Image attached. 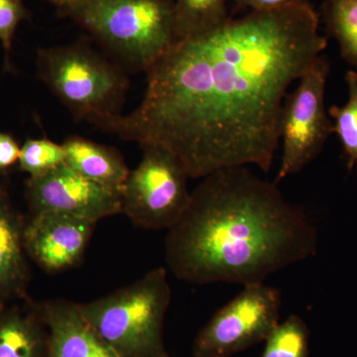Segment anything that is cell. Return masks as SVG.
Returning a JSON list of instances; mask_svg holds the SVG:
<instances>
[{
  "mask_svg": "<svg viewBox=\"0 0 357 357\" xmlns=\"http://www.w3.org/2000/svg\"><path fill=\"white\" fill-rule=\"evenodd\" d=\"M48 1L57 6L58 10H61V9L67 8V7L72 6L75 0H48Z\"/></svg>",
  "mask_w": 357,
  "mask_h": 357,
  "instance_id": "cell-23",
  "label": "cell"
},
{
  "mask_svg": "<svg viewBox=\"0 0 357 357\" xmlns=\"http://www.w3.org/2000/svg\"><path fill=\"white\" fill-rule=\"evenodd\" d=\"M25 199L31 215L57 211L96 223L121 215V190L89 180L66 164L38 177L28 178Z\"/></svg>",
  "mask_w": 357,
  "mask_h": 357,
  "instance_id": "cell-9",
  "label": "cell"
},
{
  "mask_svg": "<svg viewBox=\"0 0 357 357\" xmlns=\"http://www.w3.org/2000/svg\"><path fill=\"white\" fill-rule=\"evenodd\" d=\"M227 0H174L173 44L211 31L230 20Z\"/></svg>",
  "mask_w": 357,
  "mask_h": 357,
  "instance_id": "cell-15",
  "label": "cell"
},
{
  "mask_svg": "<svg viewBox=\"0 0 357 357\" xmlns=\"http://www.w3.org/2000/svg\"><path fill=\"white\" fill-rule=\"evenodd\" d=\"M34 306L48 332L47 357H121L89 324L79 303L34 301Z\"/></svg>",
  "mask_w": 357,
  "mask_h": 357,
  "instance_id": "cell-11",
  "label": "cell"
},
{
  "mask_svg": "<svg viewBox=\"0 0 357 357\" xmlns=\"http://www.w3.org/2000/svg\"><path fill=\"white\" fill-rule=\"evenodd\" d=\"M86 1H93V0H75L74 3H73V4H76V3H79V2H86ZM73 4H72V6H73Z\"/></svg>",
  "mask_w": 357,
  "mask_h": 357,
  "instance_id": "cell-24",
  "label": "cell"
},
{
  "mask_svg": "<svg viewBox=\"0 0 357 357\" xmlns=\"http://www.w3.org/2000/svg\"><path fill=\"white\" fill-rule=\"evenodd\" d=\"M311 218L276 183L245 166L215 171L191 192L168 230L165 259L178 280L208 285L264 283L270 275L316 255Z\"/></svg>",
  "mask_w": 357,
  "mask_h": 357,
  "instance_id": "cell-2",
  "label": "cell"
},
{
  "mask_svg": "<svg viewBox=\"0 0 357 357\" xmlns=\"http://www.w3.org/2000/svg\"><path fill=\"white\" fill-rule=\"evenodd\" d=\"M165 357H170V356H165Z\"/></svg>",
  "mask_w": 357,
  "mask_h": 357,
  "instance_id": "cell-25",
  "label": "cell"
},
{
  "mask_svg": "<svg viewBox=\"0 0 357 357\" xmlns=\"http://www.w3.org/2000/svg\"><path fill=\"white\" fill-rule=\"evenodd\" d=\"M309 330L303 319L296 314L279 324L267 338L261 357H307Z\"/></svg>",
  "mask_w": 357,
  "mask_h": 357,
  "instance_id": "cell-18",
  "label": "cell"
},
{
  "mask_svg": "<svg viewBox=\"0 0 357 357\" xmlns=\"http://www.w3.org/2000/svg\"><path fill=\"white\" fill-rule=\"evenodd\" d=\"M40 81L77 121L121 114L129 86L126 70L98 53L86 39L37 52Z\"/></svg>",
  "mask_w": 357,
  "mask_h": 357,
  "instance_id": "cell-5",
  "label": "cell"
},
{
  "mask_svg": "<svg viewBox=\"0 0 357 357\" xmlns=\"http://www.w3.org/2000/svg\"><path fill=\"white\" fill-rule=\"evenodd\" d=\"M25 222L0 183V307L29 299L31 271L24 245Z\"/></svg>",
  "mask_w": 357,
  "mask_h": 357,
  "instance_id": "cell-12",
  "label": "cell"
},
{
  "mask_svg": "<svg viewBox=\"0 0 357 357\" xmlns=\"http://www.w3.org/2000/svg\"><path fill=\"white\" fill-rule=\"evenodd\" d=\"M29 11L22 0H0V43L4 50V68L10 70V54L18 26L28 18Z\"/></svg>",
  "mask_w": 357,
  "mask_h": 357,
  "instance_id": "cell-20",
  "label": "cell"
},
{
  "mask_svg": "<svg viewBox=\"0 0 357 357\" xmlns=\"http://www.w3.org/2000/svg\"><path fill=\"white\" fill-rule=\"evenodd\" d=\"M21 147L11 134L0 131V175L18 165Z\"/></svg>",
  "mask_w": 357,
  "mask_h": 357,
  "instance_id": "cell-21",
  "label": "cell"
},
{
  "mask_svg": "<svg viewBox=\"0 0 357 357\" xmlns=\"http://www.w3.org/2000/svg\"><path fill=\"white\" fill-rule=\"evenodd\" d=\"M48 332L34 301L0 307V357H47Z\"/></svg>",
  "mask_w": 357,
  "mask_h": 357,
  "instance_id": "cell-13",
  "label": "cell"
},
{
  "mask_svg": "<svg viewBox=\"0 0 357 357\" xmlns=\"http://www.w3.org/2000/svg\"><path fill=\"white\" fill-rule=\"evenodd\" d=\"M140 147L139 165L129 172L121 187V213L139 229L169 230L189 203L190 177L168 150L157 145Z\"/></svg>",
  "mask_w": 357,
  "mask_h": 357,
  "instance_id": "cell-6",
  "label": "cell"
},
{
  "mask_svg": "<svg viewBox=\"0 0 357 357\" xmlns=\"http://www.w3.org/2000/svg\"><path fill=\"white\" fill-rule=\"evenodd\" d=\"M349 88V100L344 107L333 105L328 109L333 119V133L340 138L344 149L347 169L357 165V73L349 70L345 75Z\"/></svg>",
  "mask_w": 357,
  "mask_h": 357,
  "instance_id": "cell-17",
  "label": "cell"
},
{
  "mask_svg": "<svg viewBox=\"0 0 357 357\" xmlns=\"http://www.w3.org/2000/svg\"><path fill=\"white\" fill-rule=\"evenodd\" d=\"M319 24L310 3L230 18L171 45L147 70L135 109L91 124L168 150L190 178L248 165L268 172L287 89L328 46Z\"/></svg>",
  "mask_w": 357,
  "mask_h": 357,
  "instance_id": "cell-1",
  "label": "cell"
},
{
  "mask_svg": "<svg viewBox=\"0 0 357 357\" xmlns=\"http://www.w3.org/2000/svg\"><path fill=\"white\" fill-rule=\"evenodd\" d=\"M328 74L330 64L319 56L284 100L280 121L283 153L276 184L314 161L333 134V121L325 105Z\"/></svg>",
  "mask_w": 357,
  "mask_h": 357,
  "instance_id": "cell-7",
  "label": "cell"
},
{
  "mask_svg": "<svg viewBox=\"0 0 357 357\" xmlns=\"http://www.w3.org/2000/svg\"><path fill=\"white\" fill-rule=\"evenodd\" d=\"M165 268H155L115 292L79 304L100 337L121 357H165L164 321L171 302Z\"/></svg>",
  "mask_w": 357,
  "mask_h": 357,
  "instance_id": "cell-4",
  "label": "cell"
},
{
  "mask_svg": "<svg viewBox=\"0 0 357 357\" xmlns=\"http://www.w3.org/2000/svg\"><path fill=\"white\" fill-rule=\"evenodd\" d=\"M63 147L65 164L75 172L98 184L121 190L130 170L116 148L81 136H70Z\"/></svg>",
  "mask_w": 357,
  "mask_h": 357,
  "instance_id": "cell-14",
  "label": "cell"
},
{
  "mask_svg": "<svg viewBox=\"0 0 357 357\" xmlns=\"http://www.w3.org/2000/svg\"><path fill=\"white\" fill-rule=\"evenodd\" d=\"M321 16L342 57L357 69V0H324Z\"/></svg>",
  "mask_w": 357,
  "mask_h": 357,
  "instance_id": "cell-16",
  "label": "cell"
},
{
  "mask_svg": "<svg viewBox=\"0 0 357 357\" xmlns=\"http://www.w3.org/2000/svg\"><path fill=\"white\" fill-rule=\"evenodd\" d=\"M280 291L264 283L248 284L199 331L192 357H230L265 342L280 319Z\"/></svg>",
  "mask_w": 357,
  "mask_h": 357,
  "instance_id": "cell-8",
  "label": "cell"
},
{
  "mask_svg": "<svg viewBox=\"0 0 357 357\" xmlns=\"http://www.w3.org/2000/svg\"><path fill=\"white\" fill-rule=\"evenodd\" d=\"M306 3H310V0H234V8L236 10L270 11Z\"/></svg>",
  "mask_w": 357,
  "mask_h": 357,
  "instance_id": "cell-22",
  "label": "cell"
},
{
  "mask_svg": "<svg viewBox=\"0 0 357 357\" xmlns=\"http://www.w3.org/2000/svg\"><path fill=\"white\" fill-rule=\"evenodd\" d=\"M86 218L44 211L34 213L24 225V245L28 257L49 274L77 267L96 229Z\"/></svg>",
  "mask_w": 357,
  "mask_h": 357,
  "instance_id": "cell-10",
  "label": "cell"
},
{
  "mask_svg": "<svg viewBox=\"0 0 357 357\" xmlns=\"http://www.w3.org/2000/svg\"><path fill=\"white\" fill-rule=\"evenodd\" d=\"M59 13L84 27L124 70L146 73L173 44L174 0H93Z\"/></svg>",
  "mask_w": 357,
  "mask_h": 357,
  "instance_id": "cell-3",
  "label": "cell"
},
{
  "mask_svg": "<svg viewBox=\"0 0 357 357\" xmlns=\"http://www.w3.org/2000/svg\"><path fill=\"white\" fill-rule=\"evenodd\" d=\"M66 154L63 144L48 137L28 138L21 147L18 168L29 177H38L64 165Z\"/></svg>",
  "mask_w": 357,
  "mask_h": 357,
  "instance_id": "cell-19",
  "label": "cell"
}]
</instances>
